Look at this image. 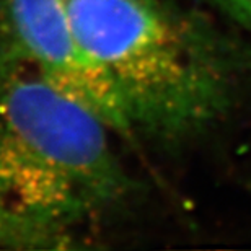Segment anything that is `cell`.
<instances>
[{"label": "cell", "instance_id": "cell-1", "mask_svg": "<svg viewBox=\"0 0 251 251\" xmlns=\"http://www.w3.org/2000/svg\"><path fill=\"white\" fill-rule=\"evenodd\" d=\"M114 135L38 74L0 67V248L101 245L137 193Z\"/></svg>", "mask_w": 251, "mask_h": 251}, {"label": "cell", "instance_id": "cell-2", "mask_svg": "<svg viewBox=\"0 0 251 251\" xmlns=\"http://www.w3.org/2000/svg\"><path fill=\"white\" fill-rule=\"evenodd\" d=\"M111 87L129 140L176 142L232 108L251 52L173 0H65Z\"/></svg>", "mask_w": 251, "mask_h": 251}, {"label": "cell", "instance_id": "cell-3", "mask_svg": "<svg viewBox=\"0 0 251 251\" xmlns=\"http://www.w3.org/2000/svg\"><path fill=\"white\" fill-rule=\"evenodd\" d=\"M0 67L38 74L129 139L116 97L80 44L65 0H0Z\"/></svg>", "mask_w": 251, "mask_h": 251}, {"label": "cell", "instance_id": "cell-4", "mask_svg": "<svg viewBox=\"0 0 251 251\" xmlns=\"http://www.w3.org/2000/svg\"><path fill=\"white\" fill-rule=\"evenodd\" d=\"M217 7L230 15L235 22L251 31V0H212Z\"/></svg>", "mask_w": 251, "mask_h": 251}]
</instances>
